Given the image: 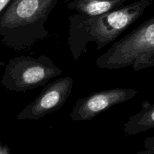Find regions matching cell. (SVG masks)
Listing matches in <instances>:
<instances>
[{"label":"cell","mask_w":154,"mask_h":154,"mask_svg":"<svg viewBox=\"0 0 154 154\" xmlns=\"http://www.w3.org/2000/svg\"><path fill=\"white\" fill-rule=\"evenodd\" d=\"M58 0H11L0 14L1 43L16 51H28L49 36L45 27Z\"/></svg>","instance_id":"obj_1"},{"label":"cell","mask_w":154,"mask_h":154,"mask_svg":"<svg viewBox=\"0 0 154 154\" xmlns=\"http://www.w3.org/2000/svg\"><path fill=\"white\" fill-rule=\"evenodd\" d=\"M62 73V69L46 55L38 58L20 56L10 59L5 65L1 84L9 91L23 93L45 86Z\"/></svg>","instance_id":"obj_2"},{"label":"cell","mask_w":154,"mask_h":154,"mask_svg":"<svg viewBox=\"0 0 154 154\" xmlns=\"http://www.w3.org/2000/svg\"><path fill=\"white\" fill-rule=\"evenodd\" d=\"M153 0H136L116 10L91 16L90 35L96 49L114 42L122 32L139 19Z\"/></svg>","instance_id":"obj_3"},{"label":"cell","mask_w":154,"mask_h":154,"mask_svg":"<svg viewBox=\"0 0 154 154\" xmlns=\"http://www.w3.org/2000/svg\"><path fill=\"white\" fill-rule=\"evenodd\" d=\"M74 81L72 77H62L44 86L35 99L17 116L18 120H38L60 110L72 93Z\"/></svg>","instance_id":"obj_4"},{"label":"cell","mask_w":154,"mask_h":154,"mask_svg":"<svg viewBox=\"0 0 154 154\" xmlns=\"http://www.w3.org/2000/svg\"><path fill=\"white\" fill-rule=\"evenodd\" d=\"M138 91L131 88H113L95 92L78 99L69 117L74 121L91 120L114 105L133 99Z\"/></svg>","instance_id":"obj_5"},{"label":"cell","mask_w":154,"mask_h":154,"mask_svg":"<svg viewBox=\"0 0 154 154\" xmlns=\"http://www.w3.org/2000/svg\"><path fill=\"white\" fill-rule=\"evenodd\" d=\"M69 34L68 44L71 54L75 61L87 52V45L92 41L90 35L91 16L76 13L69 17Z\"/></svg>","instance_id":"obj_6"},{"label":"cell","mask_w":154,"mask_h":154,"mask_svg":"<svg viewBox=\"0 0 154 154\" xmlns=\"http://www.w3.org/2000/svg\"><path fill=\"white\" fill-rule=\"evenodd\" d=\"M127 54L137 58L154 48V16L138 26L124 38Z\"/></svg>","instance_id":"obj_7"},{"label":"cell","mask_w":154,"mask_h":154,"mask_svg":"<svg viewBox=\"0 0 154 154\" xmlns=\"http://www.w3.org/2000/svg\"><path fill=\"white\" fill-rule=\"evenodd\" d=\"M129 1L136 0H69L66 6L77 13L96 16L123 7Z\"/></svg>","instance_id":"obj_8"},{"label":"cell","mask_w":154,"mask_h":154,"mask_svg":"<svg viewBox=\"0 0 154 154\" xmlns=\"http://www.w3.org/2000/svg\"><path fill=\"white\" fill-rule=\"evenodd\" d=\"M154 129V103L144 101L139 112L131 116L123 124L126 135H135Z\"/></svg>","instance_id":"obj_9"},{"label":"cell","mask_w":154,"mask_h":154,"mask_svg":"<svg viewBox=\"0 0 154 154\" xmlns=\"http://www.w3.org/2000/svg\"><path fill=\"white\" fill-rule=\"evenodd\" d=\"M132 67L135 72L154 67V48L139 56Z\"/></svg>","instance_id":"obj_10"},{"label":"cell","mask_w":154,"mask_h":154,"mask_svg":"<svg viewBox=\"0 0 154 154\" xmlns=\"http://www.w3.org/2000/svg\"><path fill=\"white\" fill-rule=\"evenodd\" d=\"M134 154H154V135L146 138L144 141V149Z\"/></svg>","instance_id":"obj_11"},{"label":"cell","mask_w":154,"mask_h":154,"mask_svg":"<svg viewBox=\"0 0 154 154\" xmlns=\"http://www.w3.org/2000/svg\"><path fill=\"white\" fill-rule=\"evenodd\" d=\"M0 154H11L10 148L7 144H3L0 140Z\"/></svg>","instance_id":"obj_12"},{"label":"cell","mask_w":154,"mask_h":154,"mask_svg":"<svg viewBox=\"0 0 154 154\" xmlns=\"http://www.w3.org/2000/svg\"><path fill=\"white\" fill-rule=\"evenodd\" d=\"M11 2V0H0V14L4 11Z\"/></svg>","instance_id":"obj_13"},{"label":"cell","mask_w":154,"mask_h":154,"mask_svg":"<svg viewBox=\"0 0 154 154\" xmlns=\"http://www.w3.org/2000/svg\"><path fill=\"white\" fill-rule=\"evenodd\" d=\"M68 1H69V0H64V2H67Z\"/></svg>","instance_id":"obj_14"}]
</instances>
